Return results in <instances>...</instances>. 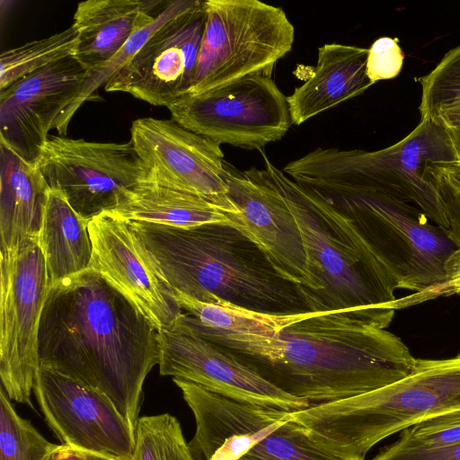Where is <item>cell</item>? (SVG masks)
Instances as JSON below:
<instances>
[{
	"instance_id": "obj_1",
	"label": "cell",
	"mask_w": 460,
	"mask_h": 460,
	"mask_svg": "<svg viewBox=\"0 0 460 460\" xmlns=\"http://www.w3.org/2000/svg\"><path fill=\"white\" fill-rule=\"evenodd\" d=\"M394 314L376 308L261 314L243 333L190 330L283 393L315 405L379 389L411 372L417 358L385 330Z\"/></svg>"
},
{
	"instance_id": "obj_2",
	"label": "cell",
	"mask_w": 460,
	"mask_h": 460,
	"mask_svg": "<svg viewBox=\"0 0 460 460\" xmlns=\"http://www.w3.org/2000/svg\"><path fill=\"white\" fill-rule=\"evenodd\" d=\"M38 351L40 367L101 391L136 430L145 379L159 363V331L98 272L49 288Z\"/></svg>"
},
{
	"instance_id": "obj_3",
	"label": "cell",
	"mask_w": 460,
	"mask_h": 460,
	"mask_svg": "<svg viewBox=\"0 0 460 460\" xmlns=\"http://www.w3.org/2000/svg\"><path fill=\"white\" fill-rule=\"evenodd\" d=\"M128 224L174 291L199 302L266 314L311 312L305 289L283 276L236 226Z\"/></svg>"
},
{
	"instance_id": "obj_4",
	"label": "cell",
	"mask_w": 460,
	"mask_h": 460,
	"mask_svg": "<svg viewBox=\"0 0 460 460\" xmlns=\"http://www.w3.org/2000/svg\"><path fill=\"white\" fill-rule=\"evenodd\" d=\"M457 410L460 351L448 358H417L411 372L394 383L292 414L323 451L341 460H366L388 437Z\"/></svg>"
},
{
	"instance_id": "obj_5",
	"label": "cell",
	"mask_w": 460,
	"mask_h": 460,
	"mask_svg": "<svg viewBox=\"0 0 460 460\" xmlns=\"http://www.w3.org/2000/svg\"><path fill=\"white\" fill-rule=\"evenodd\" d=\"M295 181L362 239L397 288L422 293L445 280L446 262L457 246L417 206L372 190Z\"/></svg>"
},
{
	"instance_id": "obj_6",
	"label": "cell",
	"mask_w": 460,
	"mask_h": 460,
	"mask_svg": "<svg viewBox=\"0 0 460 460\" xmlns=\"http://www.w3.org/2000/svg\"><path fill=\"white\" fill-rule=\"evenodd\" d=\"M440 120L421 119L404 138L376 151L317 147L288 163L283 172L294 181L310 180L372 190L420 208L447 232L433 185L435 171L456 161Z\"/></svg>"
},
{
	"instance_id": "obj_7",
	"label": "cell",
	"mask_w": 460,
	"mask_h": 460,
	"mask_svg": "<svg viewBox=\"0 0 460 460\" xmlns=\"http://www.w3.org/2000/svg\"><path fill=\"white\" fill-rule=\"evenodd\" d=\"M261 154L265 168L258 173L283 198L301 232L314 286L312 312L398 310L397 284L385 266L350 243L306 190Z\"/></svg>"
},
{
	"instance_id": "obj_8",
	"label": "cell",
	"mask_w": 460,
	"mask_h": 460,
	"mask_svg": "<svg viewBox=\"0 0 460 460\" xmlns=\"http://www.w3.org/2000/svg\"><path fill=\"white\" fill-rule=\"evenodd\" d=\"M203 5L205 29L188 93L250 75L270 76L292 49L295 29L280 7L259 0H206Z\"/></svg>"
},
{
	"instance_id": "obj_9",
	"label": "cell",
	"mask_w": 460,
	"mask_h": 460,
	"mask_svg": "<svg viewBox=\"0 0 460 460\" xmlns=\"http://www.w3.org/2000/svg\"><path fill=\"white\" fill-rule=\"evenodd\" d=\"M172 119L221 145L261 150L293 124L287 96L270 76L250 75L172 103Z\"/></svg>"
},
{
	"instance_id": "obj_10",
	"label": "cell",
	"mask_w": 460,
	"mask_h": 460,
	"mask_svg": "<svg viewBox=\"0 0 460 460\" xmlns=\"http://www.w3.org/2000/svg\"><path fill=\"white\" fill-rule=\"evenodd\" d=\"M36 164L49 187L59 190L88 221L115 208L148 174L130 140L93 142L49 135Z\"/></svg>"
},
{
	"instance_id": "obj_11",
	"label": "cell",
	"mask_w": 460,
	"mask_h": 460,
	"mask_svg": "<svg viewBox=\"0 0 460 460\" xmlns=\"http://www.w3.org/2000/svg\"><path fill=\"white\" fill-rule=\"evenodd\" d=\"M0 377L10 400L29 404L40 367V322L49 292L39 240L0 252Z\"/></svg>"
},
{
	"instance_id": "obj_12",
	"label": "cell",
	"mask_w": 460,
	"mask_h": 460,
	"mask_svg": "<svg viewBox=\"0 0 460 460\" xmlns=\"http://www.w3.org/2000/svg\"><path fill=\"white\" fill-rule=\"evenodd\" d=\"M32 393L61 445L122 460L131 458L135 429L101 391L39 367Z\"/></svg>"
},
{
	"instance_id": "obj_13",
	"label": "cell",
	"mask_w": 460,
	"mask_h": 460,
	"mask_svg": "<svg viewBox=\"0 0 460 460\" xmlns=\"http://www.w3.org/2000/svg\"><path fill=\"white\" fill-rule=\"evenodd\" d=\"M130 142L148 169L146 181L199 195L226 214L237 209L227 197L220 145L175 122L152 117L132 122Z\"/></svg>"
},
{
	"instance_id": "obj_14",
	"label": "cell",
	"mask_w": 460,
	"mask_h": 460,
	"mask_svg": "<svg viewBox=\"0 0 460 460\" xmlns=\"http://www.w3.org/2000/svg\"><path fill=\"white\" fill-rule=\"evenodd\" d=\"M205 23L203 1L195 0L157 29L104 90L168 108L192 86Z\"/></svg>"
},
{
	"instance_id": "obj_15",
	"label": "cell",
	"mask_w": 460,
	"mask_h": 460,
	"mask_svg": "<svg viewBox=\"0 0 460 460\" xmlns=\"http://www.w3.org/2000/svg\"><path fill=\"white\" fill-rule=\"evenodd\" d=\"M90 267L125 296L160 332L183 311L154 255L128 222L101 214L89 221Z\"/></svg>"
},
{
	"instance_id": "obj_16",
	"label": "cell",
	"mask_w": 460,
	"mask_h": 460,
	"mask_svg": "<svg viewBox=\"0 0 460 460\" xmlns=\"http://www.w3.org/2000/svg\"><path fill=\"white\" fill-rule=\"evenodd\" d=\"M223 178L227 197L237 209L227 217L283 276L305 289L312 312L314 286L307 270L301 232L287 203L254 166L240 172L226 161Z\"/></svg>"
},
{
	"instance_id": "obj_17",
	"label": "cell",
	"mask_w": 460,
	"mask_h": 460,
	"mask_svg": "<svg viewBox=\"0 0 460 460\" xmlns=\"http://www.w3.org/2000/svg\"><path fill=\"white\" fill-rule=\"evenodd\" d=\"M90 75L74 56L34 71L0 92V143L37 163L49 131Z\"/></svg>"
},
{
	"instance_id": "obj_18",
	"label": "cell",
	"mask_w": 460,
	"mask_h": 460,
	"mask_svg": "<svg viewBox=\"0 0 460 460\" xmlns=\"http://www.w3.org/2000/svg\"><path fill=\"white\" fill-rule=\"evenodd\" d=\"M159 371L224 396L288 411L312 406L267 382L233 354L182 328L159 332Z\"/></svg>"
},
{
	"instance_id": "obj_19",
	"label": "cell",
	"mask_w": 460,
	"mask_h": 460,
	"mask_svg": "<svg viewBox=\"0 0 460 460\" xmlns=\"http://www.w3.org/2000/svg\"><path fill=\"white\" fill-rule=\"evenodd\" d=\"M367 49L341 43L320 47L311 75L287 96L292 123L299 126L373 85L367 75Z\"/></svg>"
},
{
	"instance_id": "obj_20",
	"label": "cell",
	"mask_w": 460,
	"mask_h": 460,
	"mask_svg": "<svg viewBox=\"0 0 460 460\" xmlns=\"http://www.w3.org/2000/svg\"><path fill=\"white\" fill-rule=\"evenodd\" d=\"M155 0H87L77 4L74 57L90 72L109 61L137 31L152 23Z\"/></svg>"
},
{
	"instance_id": "obj_21",
	"label": "cell",
	"mask_w": 460,
	"mask_h": 460,
	"mask_svg": "<svg viewBox=\"0 0 460 460\" xmlns=\"http://www.w3.org/2000/svg\"><path fill=\"white\" fill-rule=\"evenodd\" d=\"M49 190L37 164L0 143V252L39 240Z\"/></svg>"
},
{
	"instance_id": "obj_22",
	"label": "cell",
	"mask_w": 460,
	"mask_h": 460,
	"mask_svg": "<svg viewBox=\"0 0 460 460\" xmlns=\"http://www.w3.org/2000/svg\"><path fill=\"white\" fill-rule=\"evenodd\" d=\"M104 214L127 222H144L177 228L207 224L235 226L227 215L210 200L146 180L129 190L115 208Z\"/></svg>"
},
{
	"instance_id": "obj_23",
	"label": "cell",
	"mask_w": 460,
	"mask_h": 460,
	"mask_svg": "<svg viewBox=\"0 0 460 460\" xmlns=\"http://www.w3.org/2000/svg\"><path fill=\"white\" fill-rule=\"evenodd\" d=\"M88 226L59 190H49L39 234L49 290L89 269L93 244Z\"/></svg>"
},
{
	"instance_id": "obj_24",
	"label": "cell",
	"mask_w": 460,
	"mask_h": 460,
	"mask_svg": "<svg viewBox=\"0 0 460 460\" xmlns=\"http://www.w3.org/2000/svg\"><path fill=\"white\" fill-rule=\"evenodd\" d=\"M194 2L195 0L170 1L166 7L155 16L152 23L134 33L109 61L91 71L80 94L63 111L54 126L59 136L66 137L68 124L82 104L86 101L94 100L98 88L105 85L116 75L133 58L157 29L175 15L190 7Z\"/></svg>"
},
{
	"instance_id": "obj_25",
	"label": "cell",
	"mask_w": 460,
	"mask_h": 460,
	"mask_svg": "<svg viewBox=\"0 0 460 460\" xmlns=\"http://www.w3.org/2000/svg\"><path fill=\"white\" fill-rule=\"evenodd\" d=\"M77 42V31L71 25L47 38L3 51L0 55V92L34 71L74 56Z\"/></svg>"
},
{
	"instance_id": "obj_26",
	"label": "cell",
	"mask_w": 460,
	"mask_h": 460,
	"mask_svg": "<svg viewBox=\"0 0 460 460\" xmlns=\"http://www.w3.org/2000/svg\"><path fill=\"white\" fill-rule=\"evenodd\" d=\"M129 460H195L179 420L169 413L139 417Z\"/></svg>"
},
{
	"instance_id": "obj_27",
	"label": "cell",
	"mask_w": 460,
	"mask_h": 460,
	"mask_svg": "<svg viewBox=\"0 0 460 460\" xmlns=\"http://www.w3.org/2000/svg\"><path fill=\"white\" fill-rule=\"evenodd\" d=\"M421 119H436L460 110V45L447 52L438 65L419 78Z\"/></svg>"
},
{
	"instance_id": "obj_28",
	"label": "cell",
	"mask_w": 460,
	"mask_h": 460,
	"mask_svg": "<svg viewBox=\"0 0 460 460\" xmlns=\"http://www.w3.org/2000/svg\"><path fill=\"white\" fill-rule=\"evenodd\" d=\"M54 445L17 414L1 386L0 460H44Z\"/></svg>"
},
{
	"instance_id": "obj_29",
	"label": "cell",
	"mask_w": 460,
	"mask_h": 460,
	"mask_svg": "<svg viewBox=\"0 0 460 460\" xmlns=\"http://www.w3.org/2000/svg\"><path fill=\"white\" fill-rule=\"evenodd\" d=\"M293 416V415H292ZM238 460H341L321 449L292 417Z\"/></svg>"
},
{
	"instance_id": "obj_30",
	"label": "cell",
	"mask_w": 460,
	"mask_h": 460,
	"mask_svg": "<svg viewBox=\"0 0 460 460\" xmlns=\"http://www.w3.org/2000/svg\"><path fill=\"white\" fill-rule=\"evenodd\" d=\"M400 445L443 447L460 443V410L435 416L399 433Z\"/></svg>"
},
{
	"instance_id": "obj_31",
	"label": "cell",
	"mask_w": 460,
	"mask_h": 460,
	"mask_svg": "<svg viewBox=\"0 0 460 460\" xmlns=\"http://www.w3.org/2000/svg\"><path fill=\"white\" fill-rule=\"evenodd\" d=\"M433 185L447 223V235L460 248V161L438 167Z\"/></svg>"
},
{
	"instance_id": "obj_32",
	"label": "cell",
	"mask_w": 460,
	"mask_h": 460,
	"mask_svg": "<svg viewBox=\"0 0 460 460\" xmlns=\"http://www.w3.org/2000/svg\"><path fill=\"white\" fill-rule=\"evenodd\" d=\"M367 59V75L375 84L396 77L402 69L404 54L398 39L381 37L369 47Z\"/></svg>"
},
{
	"instance_id": "obj_33",
	"label": "cell",
	"mask_w": 460,
	"mask_h": 460,
	"mask_svg": "<svg viewBox=\"0 0 460 460\" xmlns=\"http://www.w3.org/2000/svg\"><path fill=\"white\" fill-rule=\"evenodd\" d=\"M371 460H460V443L443 447H417L393 442Z\"/></svg>"
},
{
	"instance_id": "obj_34",
	"label": "cell",
	"mask_w": 460,
	"mask_h": 460,
	"mask_svg": "<svg viewBox=\"0 0 460 460\" xmlns=\"http://www.w3.org/2000/svg\"><path fill=\"white\" fill-rule=\"evenodd\" d=\"M446 279L438 286L422 293H412L398 298V309L415 305L438 296L460 295V248L448 258L445 266Z\"/></svg>"
},
{
	"instance_id": "obj_35",
	"label": "cell",
	"mask_w": 460,
	"mask_h": 460,
	"mask_svg": "<svg viewBox=\"0 0 460 460\" xmlns=\"http://www.w3.org/2000/svg\"><path fill=\"white\" fill-rule=\"evenodd\" d=\"M44 460H122L76 449L64 445H54Z\"/></svg>"
},
{
	"instance_id": "obj_36",
	"label": "cell",
	"mask_w": 460,
	"mask_h": 460,
	"mask_svg": "<svg viewBox=\"0 0 460 460\" xmlns=\"http://www.w3.org/2000/svg\"><path fill=\"white\" fill-rule=\"evenodd\" d=\"M438 119L449 137L456 159L460 161V110L447 112Z\"/></svg>"
}]
</instances>
